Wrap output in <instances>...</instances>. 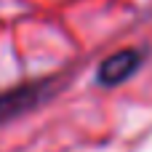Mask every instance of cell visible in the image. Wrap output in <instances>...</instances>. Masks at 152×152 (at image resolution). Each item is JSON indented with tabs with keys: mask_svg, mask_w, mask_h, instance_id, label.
I'll list each match as a JSON object with an SVG mask.
<instances>
[{
	"mask_svg": "<svg viewBox=\"0 0 152 152\" xmlns=\"http://www.w3.org/2000/svg\"><path fill=\"white\" fill-rule=\"evenodd\" d=\"M51 94H53V80L51 77L29 80V83L8 88V91H0V126H5V123H11V120L32 112Z\"/></svg>",
	"mask_w": 152,
	"mask_h": 152,
	"instance_id": "6da1fadb",
	"label": "cell"
},
{
	"mask_svg": "<svg viewBox=\"0 0 152 152\" xmlns=\"http://www.w3.org/2000/svg\"><path fill=\"white\" fill-rule=\"evenodd\" d=\"M144 61V51L142 48H123V51H115L110 53L99 69H96V83L104 86V88H115L120 83H126Z\"/></svg>",
	"mask_w": 152,
	"mask_h": 152,
	"instance_id": "7a4b0ae2",
	"label": "cell"
}]
</instances>
